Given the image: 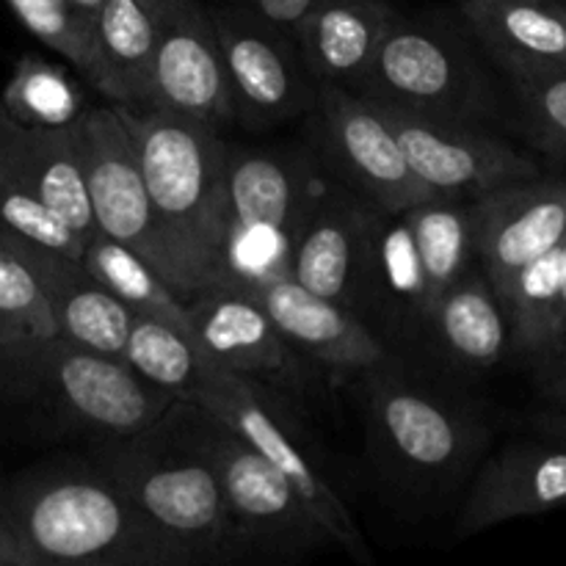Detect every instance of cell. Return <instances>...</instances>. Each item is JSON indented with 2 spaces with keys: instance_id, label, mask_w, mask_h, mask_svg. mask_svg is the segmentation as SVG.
<instances>
[{
  "instance_id": "obj_1",
  "label": "cell",
  "mask_w": 566,
  "mask_h": 566,
  "mask_svg": "<svg viewBox=\"0 0 566 566\" xmlns=\"http://www.w3.org/2000/svg\"><path fill=\"white\" fill-rule=\"evenodd\" d=\"M0 520L33 566H193L88 453L6 481Z\"/></svg>"
},
{
  "instance_id": "obj_2",
  "label": "cell",
  "mask_w": 566,
  "mask_h": 566,
  "mask_svg": "<svg viewBox=\"0 0 566 566\" xmlns=\"http://www.w3.org/2000/svg\"><path fill=\"white\" fill-rule=\"evenodd\" d=\"M136 138L138 164L182 296L219 285V258L230 224L227 149L213 125L166 108L116 105Z\"/></svg>"
},
{
  "instance_id": "obj_3",
  "label": "cell",
  "mask_w": 566,
  "mask_h": 566,
  "mask_svg": "<svg viewBox=\"0 0 566 566\" xmlns=\"http://www.w3.org/2000/svg\"><path fill=\"white\" fill-rule=\"evenodd\" d=\"M175 401L122 359L61 335L0 348V403L48 437L88 446L119 440L158 420Z\"/></svg>"
},
{
  "instance_id": "obj_4",
  "label": "cell",
  "mask_w": 566,
  "mask_h": 566,
  "mask_svg": "<svg viewBox=\"0 0 566 566\" xmlns=\"http://www.w3.org/2000/svg\"><path fill=\"white\" fill-rule=\"evenodd\" d=\"M197 401L177 398L158 420L88 446L130 501L188 553L193 566L238 562L224 495L199 434Z\"/></svg>"
},
{
  "instance_id": "obj_5",
  "label": "cell",
  "mask_w": 566,
  "mask_h": 566,
  "mask_svg": "<svg viewBox=\"0 0 566 566\" xmlns=\"http://www.w3.org/2000/svg\"><path fill=\"white\" fill-rule=\"evenodd\" d=\"M365 429L376 464L412 495H442L479 464L490 423L475 403L415 381L390 359L363 376Z\"/></svg>"
},
{
  "instance_id": "obj_6",
  "label": "cell",
  "mask_w": 566,
  "mask_h": 566,
  "mask_svg": "<svg viewBox=\"0 0 566 566\" xmlns=\"http://www.w3.org/2000/svg\"><path fill=\"white\" fill-rule=\"evenodd\" d=\"M191 401L230 426L285 475L321 528L332 536L335 547L357 558L359 564L374 558L352 509L337 492L329 470L321 464L318 451L298 423V415L293 412L285 392L227 374L208 363Z\"/></svg>"
},
{
  "instance_id": "obj_7",
  "label": "cell",
  "mask_w": 566,
  "mask_h": 566,
  "mask_svg": "<svg viewBox=\"0 0 566 566\" xmlns=\"http://www.w3.org/2000/svg\"><path fill=\"white\" fill-rule=\"evenodd\" d=\"M357 94L420 116L473 125L497 111L495 88L468 39L429 17L396 14Z\"/></svg>"
},
{
  "instance_id": "obj_8",
  "label": "cell",
  "mask_w": 566,
  "mask_h": 566,
  "mask_svg": "<svg viewBox=\"0 0 566 566\" xmlns=\"http://www.w3.org/2000/svg\"><path fill=\"white\" fill-rule=\"evenodd\" d=\"M199 434L219 475L238 562L302 558L335 547L285 475L205 407L199 415Z\"/></svg>"
},
{
  "instance_id": "obj_9",
  "label": "cell",
  "mask_w": 566,
  "mask_h": 566,
  "mask_svg": "<svg viewBox=\"0 0 566 566\" xmlns=\"http://www.w3.org/2000/svg\"><path fill=\"white\" fill-rule=\"evenodd\" d=\"M70 130L99 235L114 238L122 247L142 254L182 296L180 274L149 202L136 138L122 119L119 108L116 105L86 108Z\"/></svg>"
},
{
  "instance_id": "obj_10",
  "label": "cell",
  "mask_w": 566,
  "mask_h": 566,
  "mask_svg": "<svg viewBox=\"0 0 566 566\" xmlns=\"http://www.w3.org/2000/svg\"><path fill=\"white\" fill-rule=\"evenodd\" d=\"M313 114V153L337 182L381 213H401L437 199L409 169L385 114L365 94L318 86Z\"/></svg>"
},
{
  "instance_id": "obj_11",
  "label": "cell",
  "mask_w": 566,
  "mask_h": 566,
  "mask_svg": "<svg viewBox=\"0 0 566 566\" xmlns=\"http://www.w3.org/2000/svg\"><path fill=\"white\" fill-rule=\"evenodd\" d=\"M221 44L235 119L274 127L310 114L318 83L310 75L296 36L238 3L210 9Z\"/></svg>"
},
{
  "instance_id": "obj_12",
  "label": "cell",
  "mask_w": 566,
  "mask_h": 566,
  "mask_svg": "<svg viewBox=\"0 0 566 566\" xmlns=\"http://www.w3.org/2000/svg\"><path fill=\"white\" fill-rule=\"evenodd\" d=\"M376 108L396 133L412 175L437 199H475L506 182L542 175L528 153L473 122L434 119L381 103Z\"/></svg>"
},
{
  "instance_id": "obj_13",
  "label": "cell",
  "mask_w": 566,
  "mask_h": 566,
  "mask_svg": "<svg viewBox=\"0 0 566 566\" xmlns=\"http://www.w3.org/2000/svg\"><path fill=\"white\" fill-rule=\"evenodd\" d=\"M193 343L213 368L291 396L310 387V359L291 346L254 293L210 285L186 302Z\"/></svg>"
},
{
  "instance_id": "obj_14",
  "label": "cell",
  "mask_w": 566,
  "mask_h": 566,
  "mask_svg": "<svg viewBox=\"0 0 566 566\" xmlns=\"http://www.w3.org/2000/svg\"><path fill=\"white\" fill-rule=\"evenodd\" d=\"M219 127L235 122L221 44L202 0H164L149 66V105Z\"/></svg>"
},
{
  "instance_id": "obj_15",
  "label": "cell",
  "mask_w": 566,
  "mask_h": 566,
  "mask_svg": "<svg viewBox=\"0 0 566 566\" xmlns=\"http://www.w3.org/2000/svg\"><path fill=\"white\" fill-rule=\"evenodd\" d=\"M475 263L497 296L536 258L566 238V180L536 175L473 199Z\"/></svg>"
},
{
  "instance_id": "obj_16",
  "label": "cell",
  "mask_w": 566,
  "mask_h": 566,
  "mask_svg": "<svg viewBox=\"0 0 566 566\" xmlns=\"http://www.w3.org/2000/svg\"><path fill=\"white\" fill-rule=\"evenodd\" d=\"M379 210L329 175L293 249L291 280L359 315L370 230Z\"/></svg>"
},
{
  "instance_id": "obj_17",
  "label": "cell",
  "mask_w": 566,
  "mask_h": 566,
  "mask_svg": "<svg viewBox=\"0 0 566 566\" xmlns=\"http://www.w3.org/2000/svg\"><path fill=\"white\" fill-rule=\"evenodd\" d=\"M566 506V446L531 437L509 442L475 473L457 531L462 536L495 528L520 517Z\"/></svg>"
},
{
  "instance_id": "obj_18",
  "label": "cell",
  "mask_w": 566,
  "mask_h": 566,
  "mask_svg": "<svg viewBox=\"0 0 566 566\" xmlns=\"http://www.w3.org/2000/svg\"><path fill=\"white\" fill-rule=\"evenodd\" d=\"M254 296L263 302L291 346L329 374L363 379L396 359L390 343L354 310L315 296L296 280H280Z\"/></svg>"
},
{
  "instance_id": "obj_19",
  "label": "cell",
  "mask_w": 566,
  "mask_h": 566,
  "mask_svg": "<svg viewBox=\"0 0 566 566\" xmlns=\"http://www.w3.org/2000/svg\"><path fill=\"white\" fill-rule=\"evenodd\" d=\"M329 171L315 153L276 147L227 149V193L230 221L265 224L298 238Z\"/></svg>"
},
{
  "instance_id": "obj_20",
  "label": "cell",
  "mask_w": 566,
  "mask_h": 566,
  "mask_svg": "<svg viewBox=\"0 0 566 566\" xmlns=\"http://www.w3.org/2000/svg\"><path fill=\"white\" fill-rule=\"evenodd\" d=\"M429 313V287L407 210H379L365 254L359 318L374 326L392 348V340L423 335Z\"/></svg>"
},
{
  "instance_id": "obj_21",
  "label": "cell",
  "mask_w": 566,
  "mask_h": 566,
  "mask_svg": "<svg viewBox=\"0 0 566 566\" xmlns=\"http://www.w3.org/2000/svg\"><path fill=\"white\" fill-rule=\"evenodd\" d=\"M11 243L42 285L55 321V335L125 363L127 335H130L136 313L125 302H119L83 265V260L44 252L17 238H11Z\"/></svg>"
},
{
  "instance_id": "obj_22",
  "label": "cell",
  "mask_w": 566,
  "mask_h": 566,
  "mask_svg": "<svg viewBox=\"0 0 566 566\" xmlns=\"http://www.w3.org/2000/svg\"><path fill=\"white\" fill-rule=\"evenodd\" d=\"M0 169L36 193L83 243L97 235L70 127H25L0 108Z\"/></svg>"
},
{
  "instance_id": "obj_23",
  "label": "cell",
  "mask_w": 566,
  "mask_h": 566,
  "mask_svg": "<svg viewBox=\"0 0 566 566\" xmlns=\"http://www.w3.org/2000/svg\"><path fill=\"white\" fill-rule=\"evenodd\" d=\"M396 14L390 0H318L293 33L313 81L359 92Z\"/></svg>"
},
{
  "instance_id": "obj_24",
  "label": "cell",
  "mask_w": 566,
  "mask_h": 566,
  "mask_svg": "<svg viewBox=\"0 0 566 566\" xmlns=\"http://www.w3.org/2000/svg\"><path fill=\"white\" fill-rule=\"evenodd\" d=\"M462 17L509 77L566 70V9L556 0H462Z\"/></svg>"
},
{
  "instance_id": "obj_25",
  "label": "cell",
  "mask_w": 566,
  "mask_h": 566,
  "mask_svg": "<svg viewBox=\"0 0 566 566\" xmlns=\"http://www.w3.org/2000/svg\"><path fill=\"white\" fill-rule=\"evenodd\" d=\"M423 335L434 340L442 359L459 374H490L509 359L512 335L506 307L479 263L442 291Z\"/></svg>"
},
{
  "instance_id": "obj_26",
  "label": "cell",
  "mask_w": 566,
  "mask_h": 566,
  "mask_svg": "<svg viewBox=\"0 0 566 566\" xmlns=\"http://www.w3.org/2000/svg\"><path fill=\"white\" fill-rule=\"evenodd\" d=\"M164 0H105L94 11L97 92L111 105L147 108L149 66Z\"/></svg>"
},
{
  "instance_id": "obj_27",
  "label": "cell",
  "mask_w": 566,
  "mask_h": 566,
  "mask_svg": "<svg viewBox=\"0 0 566 566\" xmlns=\"http://www.w3.org/2000/svg\"><path fill=\"white\" fill-rule=\"evenodd\" d=\"M407 219L434 307L442 291L475 263L473 199H429L409 208Z\"/></svg>"
},
{
  "instance_id": "obj_28",
  "label": "cell",
  "mask_w": 566,
  "mask_h": 566,
  "mask_svg": "<svg viewBox=\"0 0 566 566\" xmlns=\"http://www.w3.org/2000/svg\"><path fill=\"white\" fill-rule=\"evenodd\" d=\"M83 265L136 315L166 321V324L191 335L186 298L142 254L97 232L83 249Z\"/></svg>"
},
{
  "instance_id": "obj_29",
  "label": "cell",
  "mask_w": 566,
  "mask_h": 566,
  "mask_svg": "<svg viewBox=\"0 0 566 566\" xmlns=\"http://www.w3.org/2000/svg\"><path fill=\"white\" fill-rule=\"evenodd\" d=\"M125 365L147 385L169 392L171 398L191 401L208 359L188 332L149 315H136L127 335Z\"/></svg>"
},
{
  "instance_id": "obj_30",
  "label": "cell",
  "mask_w": 566,
  "mask_h": 566,
  "mask_svg": "<svg viewBox=\"0 0 566 566\" xmlns=\"http://www.w3.org/2000/svg\"><path fill=\"white\" fill-rule=\"evenodd\" d=\"M0 108L25 127H72L86 111V99L64 66L22 55L0 94Z\"/></svg>"
},
{
  "instance_id": "obj_31",
  "label": "cell",
  "mask_w": 566,
  "mask_h": 566,
  "mask_svg": "<svg viewBox=\"0 0 566 566\" xmlns=\"http://www.w3.org/2000/svg\"><path fill=\"white\" fill-rule=\"evenodd\" d=\"M31 36L70 61L97 88V50H94V14L75 0H6Z\"/></svg>"
},
{
  "instance_id": "obj_32",
  "label": "cell",
  "mask_w": 566,
  "mask_h": 566,
  "mask_svg": "<svg viewBox=\"0 0 566 566\" xmlns=\"http://www.w3.org/2000/svg\"><path fill=\"white\" fill-rule=\"evenodd\" d=\"M55 335L42 285L6 235L0 243V348Z\"/></svg>"
},
{
  "instance_id": "obj_33",
  "label": "cell",
  "mask_w": 566,
  "mask_h": 566,
  "mask_svg": "<svg viewBox=\"0 0 566 566\" xmlns=\"http://www.w3.org/2000/svg\"><path fill=\"white\" fill-rule=\"evenodd\" d=\"M0 227L6 235L17 238V241L31 243L44 252L83 260L86 243L36 193L28 191L20 180H14L3 169H0Z\"/></svg>"
},
{
  "instance_id": "obj_34",
  "label": "cell",
  "mask_w": 566,
  "mask_h": 566,
  "mask_svg": "<svg viewBox=\"0 0 566 566\" xmlns=\"http://www.w3.org/2000/svg\"><path fill=\"white\" fill-rule=\"evenodd\" d=\"M525 133L536 149L566 155V70L509 77Z\"/></svg>"
},
{
  "instance_id": "obj_35",
  "label": "cell",
  "mask_w": 566,
  "mask_h": 566,
  "mask_svg": "<svg viewBox=\"0 0 566 566\" xmlns=\"http://www.w3.org/2000/svg\"><path fill=\"white\" fill-rule=\"evenodd\" d=\"M315 3L318 0H238V6H247L254 14L265 17V20H271L274 25L285 28L291 33H296V28L315 9Z\"/></svg>"
},
{
  "instance_id": "obj_36",
  "label": "cell",
  "mask_w": 566,
  "mask_h": 566,
  "mask_svg": "<svg viewBox=\"0 0 566 566\" xmlns=\"http://www.w3.org/2000/svg\"><path fill=\"white\" fill-rule=\"evenodd\" d=\"M536 390L545 398L551 407L566 409V365H558V368L539 370L536 374Z\"/></svg>"
},
{
  "instance_id": "obj_37",
  "label": "cell",
  "mask_w": 566,
  "mask_h": 566,
  "mask_svg": "<svg viewBox=\"0 0 566 566\" xmlns=\"http://www.w3.org/2000/svg\"><path fill=\"white\" fill-rule=\"evenodd\" d=\"M528 423L531 429H534V434L545 437V440H553V442H564L566 446V409L551 407L545 409V412L531 415Z\"/></svg>"
},
{
  "instance_id": "obj_38",
  "label": "cell",
  "mask_w": 566,
  "mask_h": 566,
  "mask_svg": "<svg viewBox=\"0 0 566 566\" xmlns=\"http://www.w3.org/2000/svg\"><path fill=\"white\" fill-rule=\"evenodd\" d=\"M0 566H33L31 556L22 551L20 542L14 539L6 523L0 520Z\"/></svg>"
},
{
  "instance_id": "obj_39",
  "label": "cell",
  "mask_w": 566,
  "mask_h": 566,
  "mask_svg": "<svg viewBox=\"0 0 566 566\" xmlns=\"http://www.w3.org/2000/svg\"><path fill=\"white\" fill-rule=\"evenodd\" d=\"M564 252H566V238H564ZM566 365V269H564V282H562V298H558V329H556V357L547 365L545 370ZM539 374V370H536Z\"/></svg>"
},
{
  "instance_id": "obj_40",
  "label": "cell",
  "mask_w": 566,
  "mask_h": 566,
  "mask_svg": "<svg viewBox=\"0 0 566 566\" xmlns=\"http://www.w3.org/2000/svg\"><path fill=\"white\" fill-rule=\"evenodd\" d=\"M75 3H77V6H81V9L92 11V14H94V11H97V9H99V6H103V3H105V0H75Z\"/></svg>"
},
{
  "instance_id": "obj_41",
  "label": "cell",
  "mask_w": 566,
  "mask_h": 566,
  "mask_svg": "<svg viewBox=\"0 0 566 566\" xmlns=\"http://www.w3.org/2000/svg\"><path fill=\"white\" fill-rule=\"evenodd\" d=\"M3 238H6V232H3V227H0V243H3Z\"/></svg>"
},
{
  "instance_id": "obj_42",
  "label": "cell",
  "mask_w": 566,
  "mask_h": 566,
  "mask_svg": "<svg viewBox=\"0 0 566 566\" xmlns=\"http://www.w3.org/2000/svg\"><path fill=\"white\" fill-rule=\"evenodd\" d=\"M556 3H562V6H564V9H566V0H556Z\"/></svg>"
}]
</instances>
